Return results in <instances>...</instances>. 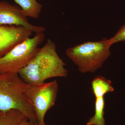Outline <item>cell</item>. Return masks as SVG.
Listing matches in <instances>:
<instances>
[{
	"mask_svg": "<svg viewBox=\"0 0 125 125\" xmlns=\"http://www.w3.org/2000/svg\"><path fill=\"white\" fill-rule=\"evenodd\" d=\"M29 86L18 73L0 74V111L18 110L30 121L38 123L28 95Z\"/></svg>",
	"mask_w": 125,
	"mask_h": 125,
	"instance_id": "7a4b0ae2",
	"label": "cell"
},
{
	"mask_svg": "<svg viewBox=\"0 0 125 125\" xmlns=\"http://www.w3.org/2000/svg\"><path fill=\"white\" fill-rule=\"evenodd\" d=\"M30 125H46L45 123H35L30 121Z\"/></svg>",
	"mask_w": 125,
	"mask_h": 125,
	"instance_id": "5bb4252c",
	"label": "cell"
},
{
	"mask_svg": "<svg viewBox=\"0 0 125 125\" xmlns=\"http://www.w3.org/2000/svg\"><path fill=\"white\" fill-rule=\"evenodd\" d=\"M19 5L26 17L38 19L42 11V6L36 0H13Z\"/></svg>",
	"mask_w": 125,
	"mask_h": 125,
	"instance_id": "9c48e42d",
	"label": "cell"
},
{
	"mask_svg": "<svg viewBox=\"0 0 125 125\" xmlns=\"http://www.w3.org/2000/svg\"><path fill=\"white\" fill-rule=\"evenodd\" d=\"M18 125H30V121L28 118L25 117L20 121Z\"/></svg>",
	"mask_w": 125,
	"mask_h": 125,
	"instance_id": "4fadbf2b",
	"label": "cell"
},
{
	"mask_svg": "<svg viewBox=\"0 0 125 125\" xmlns=\"http://www.w3.org/2000/svg\"><path fill=\"white\" fill-rule=\"evenodd\" d=\"M105 106L104 97L95 98L94 114L89 118L87 125H106L104 117Z\"/></svg>",
	"mask_w": 125,
	"mask_h": 125,
	"instance_id": "30bf717a",
	"label": "cell"
},
{
	"mask_svg": "<svg viewBox=\"0 0 125 125\" xmlns=\"http://www.w3.org/2000/svg\"><path fill=\"white\" fill-rule=\"evenodd\" d=\"M32 33V31L22 26L0 25V58L30 38Z\"/></svg>",
	"mask_w": 125,
	"mask_h": 125,
	"instance_id": "52a82bcc",
	"label": "cell"
},
{
	"mask_svg": "<svg viewBox=\"0 0 125 125\" xmlns=\"http://www.w3.org/2000/svg\"><path fill=\"white\" fill-rule=\"evenodd\" d=\"M45 39L43 32L39 33L16 46L0 58V74L18 73L36 55Z\"/></svg>",
	"mask_w": 125,
	"mask_h": 125,
	"instance_id": "277c9868",
	"label": "cell"
},
{
	"mask_svg": "<svg viewBox=\"0 0 125 125\" xmlns=\"http://www.w3.org/2000/svg\"><path fill=\"white\" fill-rule=\"evenodd\" d=\"M65 65L57 52L55 43L48 39L34 57L18 73L28 84H40L50 78L67 76L68 71Z\"/></svg>",
	"mask_w": 125,
	"mask_h": 125,
	"instance_id": "6da1fadb",
	"label": "cell"
},
{
	"mask_svg": "<svg viewBox=\"0 0 125 125\" xmlns=\"http://www.w3.org/2000/svg\"><path fill=\"white\" fill-rule=\"evenodd\" d=\"M25 117L22 113L15 109L0 111V125H18Z\"/></svg>",
	"mask_w": 125,
	"mask_h": 125,
	"instance_id": "8fae6325",
	"label": "cell"
},
{
	"mask_svg": "<svg viewBox=\"0 0 125 125\" xmlns=\"http://www.w3.org/2000/svg\"><path fill=\"white\" fill-rule=\"evenodd\" d=\"M92 90L95 98L104 97L107 93L114 92L111 80L102 76H97L92 81Z\"/></svg>",
	"mask_w": 125,
	"mask_h": 125,
	"instance_id": "ba28073f",
	"label": "cell"
},
{
	"mask_svg": "<svg viewBox=\"0 0 125 125\" xmlns=\"http://www.w3.org/2000/svg\"><path fill=\"white\" fill-rule=\"evenodd\" d=\"M0 25L22 26L36 33L46 30L43 26L30 23L20 7L6 1H0Z\"/></svg>",
	"mask_w": 125,
	"mask_h": 125,
	"instance_id": "8992f818",
	"label": "cell"
},
{
	"mask_svg": "<svg viewBox=\"0 0 125 125\" xmlns=\"http://www.w3.org/2000/svg\"><path fill=\"white\" fill-rule=\"evenodd\" d=\"M125 42V23L120 28L113 37L108 39L110 46L114 43Z\"/></svg>",
	"mask_w": 125,
	"mask_h": 125,
	"instance_id": "7c38bea8",
	"label": "cell"
},
{
	"mask_svg": "<svg viewBox=\"0 0 125 125\" xmlns=\"http://www.w3.org/2000/svg\"><path fill=\"white\" fill-rule=\"evenodd\" d=\"M110 47L108 39L104 38L99 41H88L71 47L65 54L80 72L94 73L110 56Z\"/></svg>",
	"mask_w": 125,
	"mask_h": 125,
	"instance_id": "3957f363",
	"label": "cell"
},
{
	"mask_svg": "<svg viewBox=\"0 0 125 125\" xmlns=\"http://www.w3.org/2000/svg\"><path fill=\"white\" fill-rule=\"evenodd\" d=\"M58 90L56 80L40 84H29L28 95L36 112L38 123H45V115L55 104Z\"/></svg>",
	"mask_w": 125,
	"mask_h": 125,
	"instance_id": "5b68a950",
	"label": "cell"
}]
</instances>
